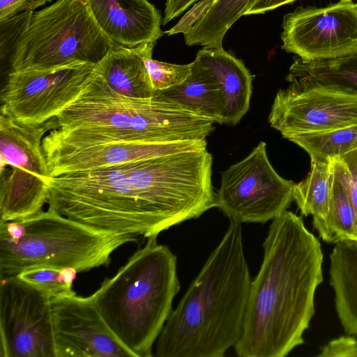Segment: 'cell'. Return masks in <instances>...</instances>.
Instances as JSON below:
<instances>
[{
    "mask_svg": "<svg viewBox=\"0 0 357 357\" xmlns=\"http://www.w3.org/2000/svg\"><path fill=\"white\" fill-rule=\"evenodd\" d=\"M212 164L206 149L50 177L48 209L148 238L216 207Z\"/></svg>",
    "mask_w": 357,
    "mask_h": 357,
    "instance_id": "1",
    "label": "cell"
},
{
    "mask_svg": "<svg viewBox=\"0 0 357 357\" xmlns=\"http://www.w3.org/2000/svg\"><path fill=\"white\" fill-rule=\"evenodd\" d=\"M263 248L234 347L240 357H284L303 344L323 281L321 243L293 212L286 210L272 220Z\"/></svg>",
    "mask_w": 357,
    "mask_h": 357,
    "instance_id": "2",
    "label": "cell"
},
{
    "mask_svg": "<svg viewBox=\"0 0 357 357\" xmlns=\"http://www.w3.org/2000/svg\"><path fill=\"white\" fill-rule=\"evenodd\" d=\"M251 281L241 224L230 221L172 310L155 342L153 356H225L241 337Z\"/></svg>",
    "mask_w": 357,
    "mask_h": 357,
    "instance_id": "3",
    "label": "cell"
},
{
    "mask_svg": "<svg viewBox=\"0 0 357 357\" xmlns=\"http://www.w3.org/2000/svg\"><path fill=\"white\" fill-rule=\"evenodd\" d=\"M157 236L148 238L90 296L104 321L134 357L153 356V347L180 290L177 259Z\"/></svg>",
    "mask_w": 357,
    "mask_h": 357,
    "instance_id": "4",
    "label": "cell"
},
{
    "mask_svg": "<svg viewBox=\"0 0 357 357\" xmlns=\"http://www.w3.org/2000/svg\"><path fill=\"white\" fill-rule=\"evenodd\" d=\"M54 128L79 129L128 141L206 140L213 121L155 96H125L112 89L97 66L79 96L54 118ZM53 128V129H54Z\"/></svg>",
    "mask_w": 357,
    "mask_h": 357,
    "instance_id": "5",
    "label": "cell"
},
{
    "mask_svg": "<svg viewBox=\"0 0 357 357\" xmlns=\"http://www.w3.org/2000/svg\"><path fill=\"white\" fill-rule=\"evenodd\" d=\"M137 237L93 229L47 209L22 220L0 221V278L28 269L107 266L112 254Z\"/></svg>",
    "mask_w": 357,
    "mask_h": 357,
    "instance_id": "6",
    "label": "cell"
},
{
    "mask_svg": "<svg viewBox=\"0 0 357 357\" xmlns=\"http://www.w3.org/2000/svg\"><path fill=\"white\" fill-rule=\"evenodd\" d=\"M92 15L88 0H55L33 12L10 59L12 70L75 62L98 64L114 46Z\"/></svg>",
    "mask_w": 357,
    "mask_h": 357,
    "instance_id": "7",
    "label": "cell"
},
{
    "mask_svg": "<svg viewBox=\"0 0 357 357\" xmlns=\"http://www.w3.org/2000/svg\"><path fill=\"white\" fill-rule=\"evenodd\" d=\"M54 119L41 124L19 123L0 115V221L31 217L50 197L48 167L43 139Z\"/></svg>",
    "mask_w": 357,
    "mask_h": 357,
    "instance_id": "8",
    "label": "cell"
},
{
    "mask_svg": "<svg viewBox=\"0 0 357 357\" xmlns=\"http://www.w3.org/2000/svg\"><path fill=\"white\" fill-rule=\"evenodd\" d=\"M206 140L128 141L79 129L54 128L43 139L49 175L95 169L172 153L206 149Z\"/></svg>",
    "mask_w": 357,
    "mask_h": 357,
    "instance_id": "9",
    "label": "cell"
},
{
    "mask_svg": "<svg viewBox=\"0 0 357 357\" xmlns=\"http://www.w3.org/2000/svg\"><path fill=\"white\" fill-rule=\"evenodd\" d=\"M294 185L276 172L266 144L260 142L246 158L221 173L216 207L232 222L266 223L287 210Z\"/></svg>",
    "mask_w": 357,
    "mask_h": 357,
    "instance_id": "10",
    "label": "cell"
},
{
    "mask_svg": "<svg viewBox=\"0 0 357 357\" xmlns=\"http://www.w3.org/2000/svg\"><path fill=\"white\" fill-rule=\"evenodd\" d=\"M97 65L12 70L1 92V114L30 125L54 119L79 96Z\"/></svg>",
    "mask_w": 357,
    "mask_h": 357,
    "instance_id": "11",
    "label": "cell"
},
{
    "mask_svg": "<svg viewBox=\"0 0 357 357\" xmlns=\"http://www.w3.org/2000/svg\"><path fill=\"white\" fill-rule=\"evenodd\" d=\"M0 357H56L51 297L17 275L1 278Z\"/></svg>",
    "mask_w": 357,
    "mask_h": 357,
    "instance_id": "12",
    "label": "cell"
},
{
    "mask_svg": "<svg viewBox=\"0 0 357 357\" xmlns=\"http://www.w3.org/2000/svg\"><path fill=\"white\" fill-rule=\"evenodd\" d=\"M281 48L305 61L340 57L357 51V3L296 8L282 24Z\"/></svg>",
    "mask_w": 357,
    "mask_h": 357,
    "instance_id": "13",
    "label": "cell"
},
{
    "mask_svg": "<svg viewBox=\"0 0 357 357\" xmlns=\"http://www.w3.org/2000/svg\"><path fill=\"white\" fill-rule=\"evenodd\" d=\"M276 93L268 122L283 137L357 123V95L300 79Z\"/></svg>",
    "mask_w": 357,
    "mask_h": 357,
    "instance_id": "14",
    "label": "cell"
},
{
    "mask_svg": "<svg viewBox=\"0 0 357 357\" xmlns=\"http://www.w3.org/2000/svg\"><path fill=\"white\" fill-rule=\"evenodd\" d=\"M56 357H134L111 331L91 296L51 298Z\"/></svg>",
    "mask_w": 357,
    "mask_h": 357,
    "instance_id": "15",
    "label": "cell"
},
{
    "mask_svg": "<svg viewBox=\"0 0 357 357\" xmlns=\"http://www.w3.org/2000/svg\"><path fill=\"white\" fill-rule=\"evenodd\" d=\"M93 18L114 43L129 47L156 43L165 33L160 11L148 0H88Z\"/></svg>",
    "mask_w": 357,
    "mask_h": 357,
    "instance_id": "16",
    "label": "cell"
},
{
    "mask_svg": "<svg viewBox=\"0 0 357 357\" xmlns=\"http://www.w3.org/2000/svg\"><path fill=\"white\" fill-rule=\"evenodd\" d=\"M210 70L221 89L222 124L235 126L250 107L252 75L243 61L220 47H203L195 57Z\"/></svg>",
    "mask_w": 357,
    "mask_h": 357,
    "instance_id": "17",
    "label": "cell"
},
{
    "mask_svg": "<svg viewBox=\"0 0 357 357\" xmlns=\"http://www.w3.org/2000/svg\"><path fill=\"white\" fill-rule=\"evenodd\" d=\"M155 43L129 47L115 44L97 65L109 86L118 93L135 98L155 96L144 57L153 51Z\"/></svg>",
    "mask_w": 357,
    "mask_h": 357,
    "instance_id": "18",
    "label": "cell"
},
{
    "mask_svg": "<svg viewBox=\"0 0 357 357\" xmlns=\"http://www.w3.org/2000/svg\"><path fill=\"white\" fill-rule=\"evenodd\" d=\"M161 99L222 124L223 98L216 79L196 58L190 75L181 84L155 91Z\"/></svg>",
    "mask_w": 357,
    "mask_h": 357,
    "instance_id": "19",
    "label": "cell"
},
{
    "mask_svg": "<svg viewBox=\"0 0 357 357\" xmlns=\"http://www.w3.org/2000/svg\"><path fill=\"white\" fill-rule=\"evenodd\" d=\"M329 274L340 324L348 335H357V241L335 243L330 255Z\"/></svg>",
    "mask_w": 357,
    "mask_h": 357,
    "instance_id": "20",
    "label": "cell"
},
{
    "mask_svg": "<svg viewBox=\"0 0 357 357\" xmlns=\"http://www.w3.org/2000/svg\"><path fill=\"white\" fill-rule=\"evenodd\" d=\"M286 79H300L357 95V51L324 60L305 61L294 57Z\"/></svg>",
    "mask_w": 357,
    "mask_h": 357,
    "instance_id": "21",
    "label": "cell"
},
{
    "mask_svg": "<svg viewBox=\"0 0 357 357\" xmlns=\"http://www.w3.org/2000/svg\"><path fill=\"white\" fill-rule=\"evenodd\" d=\"M257 0H218L191 31L184 36L188 46L222 47L225 36L231 26Z\"/></svg>",
    "mask_w": 357,
    "mask_h": 357,
    "instance_id": "22",
    "label": "cell"
},
{
    "mask_svg": "<svg viewBox=\"0 0 357 357\" xmlns=\"http://www.w3.org/2000/svg\"><path fill=\"white\" fill-rule=\"evenodd\" d=\"M310 170L307 176L295 183L293 191L294 201L302 215H312L313 220L324 219L329 211L333 160H324L310 158Z\"/></svg>",
    "mask_w": 357,
    "mask_h": 357,
    "instance_id": "23",
    "label": "cell"
},
{
    "mask_svg": "<svg viewBox=\"0 0 357 357\" xmlns=\"http://www.w3.org/2000/svg\"><path fill=\"white\" fill-rule=\"evenodd\" d=\"M312 225L327 243L357 241L355 212L344 185L334 172L328 213L323 220H313Z\"/></svg>",
    "mask_w": 357,
    "mask_h": 357,
    "instance_id": "24",
    "label": "cell"
},
{
    "mask_svg": "<svg viewBox=\"0 0 357 357\" xmlns=\"http://www.w3.org/2000/svg\"><path fill=\"white\" fill-rule=\"evenodd\" d=\"M310 158L332 160L357 149V123L319 132L304 133L288 139Z\"/></svg>",
    "mask_w": 357,
    "mask_h": 357,
    "instance_id": "25",
    "label": "cell"
},
{
    "mask_svg": "<svg viewBox=\"0 0 357 357\" xmlns=\"http://www.w3.org/2000/svg\"><path fill=\"white\" fill-rule=\"evenodd\" d=\"M77 271L72 267L42 266L17 275L22 280L39 288L51 298L71 295Z\"/></svg>",
    "mask_w": 357,
    "mask_h": 357,
    "instance_id": "26",
    "label": "cell"
},
{
    "mask_svg": "<svg viewBox=\"0 0 357 357\" xmlns=\"http://www.w3.org/2000/svg\"><path fill=\"white\" fill-rule=\"evenodd\" d=\"M152 54L153 51L148 52L144 61L155 91L177 86L190 75L192 63L183 65L166 63L153 59Z\"/></svg>",
    "mask_w": 357,
    "mask_h": 357,
    "instance_id": "27",
    "label": "cell"
},
{
    "mask_svg": "<svg viewBox=\"0 0 357 357\" xmlns=\"http://www.w3.org/2000/svg\"><path fill=\"white\" fill-rule=\"evenodd\" d=\"M333 172L346 189L355 212L357 229V149L334 158Z\"/></svg>",
    "mask_w": 357,
    "mask_h": 357,
    "instance_id": "28",
    "label": "cell"
},
{
    "mask_svg": "<svg viewBox=\"0 0 357 357\" xmlns=\"http://www.w3.org/2000/svg\"><path fill=\"white\" fill-rule=\"evenodd\" d=\"M218 0H199L196 2L170 29L165 31L167 36L182 33L184 36L191 31L197 23L208 13Z\"/></svg>",
    "mask_w": 357,
    "mask_h": 357,
    "instance_id": "29",
    "label": "cell"
},
{
    "mask_svg": "<svg viewBox=\"0 0 357 357\" xmlns=\"http://www.w3.org/2000/svg\"><path fill=\"white\" fill-rule=\"evenodd\" d=\"M319 357H357V340L341 336L320 348Z\"/></svg>",
    "mask_w": 357,
    "mask_h": 357,
    "instance_id": "30",
    "label": "cell"
},
{
    "mask_svg": "<svg viewBox=\"0 0 357 357\" xmlns=\"http://www.w3.org/2000/svg\"><path fill=\"white\" fill-rule=\"evenodd\" d=\"M46 0H0V20H5L27 10L33 11Z\"/></svg>",
    "mask_w": 357,
    "mask_h": 357,
    "instance_id": "31",
    "label": "cell"
},
{
    "mask_svg": "<svg viewBox=\"0 0 357 357\" xmlns=\"http://www.w3.org/2000/svg\"><path fill=\"white\" fill-rule=\"evenodd\" d=\"M198 1L199 0H166L162 24L166 25Z\"/></svg>",
    "mask_w": 357,
    "mask_h": 357,
    "instance_id": "32",
    "label": "cell"
},
{
    "mask_svg": "<svg viewBox=\"0 0 357 357\" xmlns=\"http://www.w3.org/2000/svg\"><path fill=\"white\" fill-rule=\"evenodd\" d=\"M295 1L296 0H257L245 15L264 14Z\"/></svg>",
    "mask_w": 357,
    "mask_h": 357,
    "instance_id": "33",
    "label": "cell"
},
{
    "mask_svg": "<svg viewBox=\"0 0 357 357\" xmlns=\"http://www.w3.org/2000/svg\"><path fill=\"white\" fill-rule=\"evenodd\" d=\"M46 1H47V2H51V1H52L53 0H46Z\"/></svg>",
    "mask_w": 357,
    "mask_h": 357,
    "instance_id": "34",
    "label": "cell"
}]
</instances>
